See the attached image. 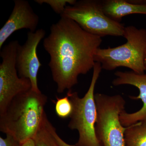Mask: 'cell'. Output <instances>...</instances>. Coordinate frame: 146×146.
Instances as JSON below:
<instances>
[{"mask_svg": "<svg viewBox=\"0 0 146 146\" xmlns=\"http://www.w3.org/2000/svg\"><path fill=\"white\" fill-rule=\"evenodd\" d=\"M102 41L69 18L60 17L52 25L43 46L50 55L48 65L58 94L71 90L78 83L79 76L94 68L95 53Z\"/></svg>", "mask_w": 146, "mask_h": 146, "instance_id": "obj_1", "label": "cell"}, {"mask_svg": "<svg viewBox=\"0 0 146 146\" xmlns=\"http://www.w3.org/2000/svg\"><path fill=\"white\" fill-rule=\"evenodd\" d=\"M48 98L32 89L19 94L0 115V131L21 144L33 139L46 115Z\"/></svg>", "mask_w": 146, "mask_h": 146, "instance_id": "obj_2", "label": "cell"}, {"mask_svg": "<svg viewBox=\"0 0 146 146\" xmlns=\"http://www.w3.org/2000/svg\"><path fill=\"white\" fill-rule=\"evenodd\" d=\"M123 36L127 40L123 44L114 48H99L95 53V62L100 63L106 70L125 67L137 74L145 73L146 30L133 26L125 27Z\"/></svg>", "mask_w": 146, "mask_h": 146, "instance_id": "obj_3", "label": "cell"}, {"mask_svg": "<svg viewBox=\"0 0 146 146\" xmlns=\"http://www.w3.org/2000/svg\"><path fill=\"white\" fill-rule=\"evenodd\" d=\"M102 69L101 64L96 62L91 84L83 98H80L77 92L71 90L67 93L73 106L68 126L72 130L77 131L79 134L75 146H101L95 131L97 109L94 91Z\"/></svg>", "mask_w": 146, "mask_h": 146, "instance_id": "obj_4", "label": "cell"}, {"mask_svg": "<svg viewBox=\"0 0 146 146\" xmlns=\"http://www.w3.org/2000/svg\"><path fill=\"white\" fill-rule=\"evenodd\" d=\"M97 109L95 125L96 137L101 146H125L124 133L120 115L125 110L126 102L121 95L95 94Z\"/></svg>", "mask_w": 146, "mask_h": 146, "instance_id": "obj_5", "label": "cell"}, {"mask_svg": "<svg viewBox=\"0 0 146 146\" xmlns=\"http://www.w3.org/2000/svg\"><path fill=\"white\" fill-rule=\"evenodd\" d=\"M60 16L74 21L93 35L101 37L107 35L123 36L125 27L106 15L102 1H77L74 5L67 6Z\"/></svg>", "mask_w": 146, "mask_h": 146, "instance_id": "obj_6", "label": "cell"}, {"mask_svg": "<svg viewBox=\"0 0 146 146\" xmlns=\"http://www.w3.org/2000/svg\"><path fill=\"white\" fill-rule=\"evenodd\" d=\"M19 45L18 40L11 41L0 52V115L16 96L31 89L30 80L18 76L16 58Z\"/></svg>", "mask_w": 146, "mask_h": 146, "instance_id": "obj_7", "label": "cell"}, {"mask_svg": "<svg viewBox=\"0 0 146 146\" xmlns=\"http://www.w3.org/2000/svg\"><path fill=\"white\" fill-rule=\"evenodd\" d=\"M46 31L42 29L35 32L29 31L26 41L23 45H19L17 49L16 66L19 77L29 79L33 91L40 93L38 87L37 76L42 64L37 54L39 43L44 38Z\"/></svg>", "mask_w": 146, "mask_h": 146, "instance_id": "obj_8", "label": "cell"}, {"mask_svg": "<svg viewBox=\"0 0 146 146\" xmlns=\"http://www.w3.org/2000/svg\"><path fill=\"white\" fill-rule=\"evenodd\" d=\"M116 78L112 84L115 86L130 85L137 87L139 95L137 96H130L133 100H141L143 105L141 109L136 112L128 113L125 110L120 115V121L123 126H129L139 122L146 121V73L139 74L131 72L117 71L115 73Z\"/></svg>", "mask_w": 146, "mask_h": 146, "instance_id": "obj_9", "label": "cell"}, {"mask_svg": "<svg viewBox=\"0 0 146 146\" xmlns=\"http://www.w3.org/2000/svg\"><path fill=\"white\" fill-rule=\"evenodd\" d=\"M13 11L0 30V49L13 33L22 29L35 32L39 23V17L26 0H15Z\"/></svg>", "mask_w": 146, "mask_h": 146, "instance_id": "obj_10", "label": "cell"}, {"mask_svg": "<svg viewBox=\"0 0 146 146\" xmlns=\"http://www.w3.org/2000/svg\"><path fill=\"white\" fill-rule=\"evenodd\" d=\"M103 9L110 19L119 22L123 17L133 14L146 15V5L141 1H102Z\"/></svg>", "mask_w": 146, "mask_h": 146, "instance_id": "obj_11", "label": "cell"}, {"mask_svg": "<svg viewBox=\"0 0 146 146\" xmlns=\"http://www.w3.org/2000/svg\"><path fill=\"white\" fill-rule=\"evenodd\" d=\"M124 140L125 146H146V121L127 127Z\"/></svg>", "mask_w": 146, "mask_h": 146, "instance_id": "obj_12", "label": "cell"}, {"mask_svg": "<svg viewBox=\"0 0 146 146\" xmlns=\"http://www.w3.org/2000/svg\"><path fill=\"white\" fill-rule=\"evenodd\" d=\"M51 123L45 115L36 135L33 138L35 146H60L50 129Z\"/></svg>", "mask_w": 146, "mask_h": 146, "instance_id": "obj_13", "label": "cell"}, {"mask_svg": "<svg viewBox=\"0 0 146 146\" xmlns=\"http://www.w3.org/2000/svg\"><path fill=\"white\" fill-rule=\"evenodd\" d=\"M55 102L56 113L58 117L62 119L70 117L73 110V106L68 95L63 98H56Z\"/></svg>", "mask_w": 146, "mask_h": 146, "instance_id": "obj_14", "label": "cell"}, {"mask_svg": "<svg viewBox=\"0 0 146 146\" xmlns=\"http://www.w3.org/2000/svg\"><path fill=\"white\" fill-rule=\"evenodd\" d=\"M34 1L39 5L44 3L49 5L56 13L61 16L67 6L74 5L77 1L76 0H35Z\"/></svg>", "mask_w": 146, "mask_h": 146, "instance_id": "obj_15", "label": "cell"}, {"mask_svg": "<svg viewBox=\"0 0 146 146\" xmlns=\"http://www.w3.org/2000/svg\"><path fill=\"white\" fill-rule=\"evenodd\" d=\"M21 144L13 137L6 135L5 138L0 137V146H21Z\"/></svg>", "mask_w": 146, "mask_h": 146, "instance_id": "obj_16", "label": "cell"}, {"mask_svg": "<svg viewBox=\"0 0 146 146\" xmlns=\"http://www.w3.org/2000/svg\"><path fill=\"white\" fill-rule=\"evenodd\" d=\"M50 129L56 141H57L58 143V144L60 146H75V145H70L66 143L65 142L63 139H62L60 136H58V134L56 132V130L55 128L51 124L50 125Z\"/></svg>", "mask_w": 146, "mask_h": 146, "instance_id": "obj_17", "label": "cell"}, {"mask_svg": "<svg viewBox=\"0 0 146 146\" xmlns=\"http://www.w3.org/2000/svg\"><path fill=\"white\" fill-rule=\"evenodd\" d=\"M21 146H35L34 141L33 139H30L25 143L21 144Z\"/></svg>", "mask_w": 146, "mask_h": 146, "instance_id": "obj_18", "label": "cell"}, {"mask_svg": "<svg viewBox=\"0 0 146 146\" xmlns=\"http://www.w3.org/2000/svg\"><path fill=\"white\" fill-rule=\"evenodd\" d=\"M144 67H145V71L146 72V53L145 55V58H144Z\"/></svg>", "mask_w": 146, "mask_h": 146, "instance_id": "obj_19", "label": "cell"}, {"mask_svg": "<svg viewBox=\"0 0 146 146\" xmlns=\"http://www.w3.org/2000/svg\"><path fill=\"white\" fill-rule=\"evenodd\" d=\"M141 2L146 5V0L145 1H141Z\"/></svg>", "mask_w": 146, "mask_h": 146, "instance_id": "obj_20", "label": "cell"}]
</instances>
